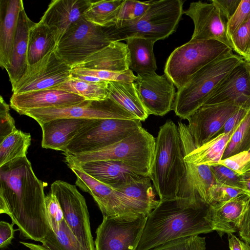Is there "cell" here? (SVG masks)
<instances>
[{
    "instance_id": "obj_1",
    "label": "cell",
    "mask_w": 250,
    "mask_h": 250,
    "mask_svg": "<svg viewBox=\"0 0 250 250\" xmlns=\"http://www.w3.org/2000/svg\"><path fill=\"white\" fill-rule=\"evenodd\" d=\"M0 213L8 215L21 234L42 242L48 225L44 185L37 178L27 157L0 167Z\"/></svg>"
},
{
    "instance_id": "obj_2",
    "label": "cell",
    "mask_w": 250,
    "mask_h": 250,
    "mask_svg": "<svg viewBox=\"0 0 250 250\" xmlns=\"http://www.w3.org/2000/svg\"><path fill=\"white\" fill-rule=\"evenodd\" d=\"M208 206L186 198L159 200L147 216L136 250H153L176 239L213 231Z\"/></svg>"
},
{
    "instance_id": "obj_3",
    "label": "cell",
    "mask_w": 250,
    "mask_h": 250,
    "mask_svg": "<svg viewBox=\"0 0 250 250\" xmlns=\"http://www.w3.org/2000/svg\"><path fill=\"white\" fill-rule=\"evenodd\" d=\"M185 153L178 126L167 120L159 128L149 175L160 200L177 197L186 172Z\"/></svg>"
},
{
    "instance_id": "obj_4",
    "label": "cell",
    "mask_w": 250,
    "mask_h": 250,
    "mask_svg": "<svg viewBox=\"0 0 250 250\" xmlns=\"http://www.w3.org/2000/svg\"><path fill=\"white\" fill-rule=\"evenodd\" d=\"M181 0H151L146 12L138 18L118 21L104 27L112 42L132 38L164 40L175 32L184 14Z\"/></svg>"
},
{
    "instance_id": "obj_5",
    "label": "cell",
    "mask_w": 250,
    "mask_h": 250,
    "mask_svg": "<svg viewBox=\"0 0 250 250\" xmlns=\"http://www.w3.org/2000/svg\"><path fill=\"white\" fill-rule=\"evenodd\" d=\"M245 61L233 51L223 54L193 74L177 90L173 110L183 119L202 106L214 89L237 66Z\"/></svg>"
},
{
    "instance_id": "obj_6",
    "label": "cell",
    "mask_w": 250,
    "mask_h": 250,
    "mask_svg": "<svg viewBox=\"0 0 250 250\" xmlns=\"http://www.w3.org/2000/svg\"><path fill=\"white\" fill-rule=\"evenodd\" d=\"M156 138L143 127L121 141L106 147L74 156H65L67 165L103 160L121 161L139 173L149 177L153 164Z\"/></svg>"
},
{
    "instance_id": "obj_7",
    "label": "cell",
    "mask_w": 250,
    "mask_h": 250,
    "mask_svg": "<svg viewBox=\"0 0 250 250\" xmlns=\"http://www.w3.org/2000/svg\"><path fill=\"white\" fill-rule=\"evenodd\" d=\"M231 51L233 50L214 40L189 41L170 54L165 64L164 73L179 90L199 70Z\"/></svg>"
},
{
    "instance_id": "obj_8",
    "label": "cell",
    "mask_w": 250,
    "mask_h": 250,
    "mask_svg": "<svg viewBox=\"0 0 250 250\" xmlns=\"http://www.w3.org/2000/svg\"><path fill=\"white\" fill-rule=\"evenodd\" d=\"M141 127L139 120H93L73 138L63 155L74 156L106 147L121 141Z\"/></svg>"
},
{
    "instance_id": "obj_9",
    "label": "cell",
    "mask_w": 250,
    "mask_h": 250,
    "mask_svg": "<svg viewBox=\"0 0 250 250\" xmlns=\"http://www.w3.org/2000/svg\"><path fill=\"white\" fill-rule=\"evenodd\" d=\"M111 42L104 27L92 23L83 17L64 34L55 52L72 67Z\"/></svg>"
},
{
    "instance_id": "obj_10",
    "label": "cell",
    "mask_w": 250,
    "mask_h": 250,
    "mask_svg": "<svg viewBox=\"0 0 250 250\" xmlns=\"http://www.w3.org/2000/svg\"><path fill=\"white\" fill-rule=\"evenodd\" d=\"M20 114L32 118L40 125L59 118L139 120L110 98L101 101L85 100L67 106L30 109Z\"/></svg>"
},
{
    "instance_id": "obj_11",
    "label": "cell",
    "mask_w": 250,
    "mask_h": 250,
    "mask_svg": "<svg viewBox=\"0 0 250 250\" xmlns=\"http://www.w3.org/2000/svg\"><path fill=\"white\" fill-rule=\"evenodd\" d=\"M147 217L104 216L96 231L95 250H136Z\"/></svg>"
},
{
    "instance_id": "obj_12",
    "label": "cell",
    "mask_w": 250,
    "mask_h": 250,
    "mask_svg": "<svg viewBox=\"0 0 250 250\" xmlns=\"http://www.w3.org/2000/svg\"><path fill=\"white\" fill-rule=\"evenodd\" d=\"M50 189L59 201L64 220L82 246L85 250H95L86 201L76 185L56 180Z\"/></svg>"
},
{
    "instance_id": "obj_13",
    "label": "cell",
    "mask_w": 250,
    "mask_h": 250,
    "mask_svg": "<svg viewBox=\"0 0 250 250\" xmlns=\"http://www.w3.org/2000/svg\"><path fill=\"white\" fill-rule=\"evenodd\" d=\"M250 101L239 100L203 104L188 118V128L195 147H198L217 136L227 120L243 104Z\"/></svg>"
},
{
    "instance_id": "obj_14",
    "label": "cell",
    "mask_w": 250,
    "mask_h": 250,
    "mask_svg": "<svg viewBox=\"0 0 250 250\" xmlns=\"http://www.w3.org/2000/svg\"><path fill=\"white\" fill-rule=\"evenodd\" d=\"M71 67L52 51L36 63L29 65L12 87L13 94L52 89L67 80Z\"/></svg>"
},
{
    "instance_id": "obj_15",
    "label": "cell",
    "mask_w": 250,
    "mask_h": 250,
    "mask_svg": "<svg viewBox=\"0 0 250 250\" xmlns=\"http://www.w3.org/2000/svg\"><path fill=\"white\" fill-rule=\"evenodd\" d=\"M134 83L149 115L162 116L173 110L175 86L166 74L137 75Z\"/></svg>"
},
{
    "instance_id": "obj_16",
    "label": "cell",
    "mask_w": 250,
    "mask_h": 250,
    "mask_svg": "<svg viewBox=\"0 0 250 250\" xmlns=\"http://www.w3.org/2000/svg\"><path fill=\"white\" fill-rule=\"evenodd\" d=\"M184 14L192 20L194 29L189 42L214 40L232 49L227 30V21L218 7L210 3L198 1L191 2Z\"/></svg>"
},
{
    "instance_id": "obj_17",
    "label": "cell",
    "mask_w": 250,
    "mask_h": 250,
    "mask_svg": "<svg viewBox=\"0 0 250 250\" xmlns=\"http://www.w3.org/2000/svg\"><path fill=\"white\" fill-rule=\"evenodd\" d=\"M92 2L90 0H53L40 22L51 30L58 43L64 34L84 17Z\"/></svg>"
},
{
    "instance_id": "obj_18",
    "label": "cell",
    "mask_w": 250,
    "mask_h": 250,
    "mask_svg": "<svg viewBox=\"0 0 250 250\" xmlns=\"http://www.w3.org/2000/svg\"><path fill=\"white\" fill-rule=\"evenodd\" d=\"M250 203V196L241 194L226 202L209 205L208 219L213 231L221 237L238 231Z\"/></svg>"
},
{
    "instance_id": "obj_19",
    "label": "cell",
    "mask_w": 250,
    "mask_h": 250,
    "mask_svg": "<svg viewBox=\"0 0 250 250\" xmlns=\"http://www.w3.org/2000/svg\"><path fill=\"white\" fill-rule=\"evenodd\" d=\"M84 98L64 90L47 89L13 94L10 106L19 114L30 109L63 107L78 104Z\"/></svg>"
},
{
    "instance_id": "obj_20",
    "label": "cell",
    "mask_w": 250,
    "mask_h": 250,
    "mask_svg": "<svg viewBox=\"0 0 250 250\" xmlns=\"http://www.w3.org/2000/svg\"><path fill=\"white\" fill-rule=\"evenodd\" d=\"M67 166L76 176V185L93 197L103 216L124 215L122 199L116 189L96 180L77 166Z\"/></svg>"
},
{
    "instance_id": "obj_21",
    "label": "cell",
    "mask_w": 250,
    "mask_h": 250,
    "mask_svg": "<svg viewBox=\"0 0 250 250\" xmlns=\"http://www.w3.org/2000/svg\"><path fill=\"white\" fill-rule=\"evenodd\" d=\"M72 165L78 166L92 177L114 189L146 177L117 160L92 161Z\"/></svg>"
},
{
    "instance_id": "obj_22",
    "label": "cell",
    "mask_w": 250,
    "mask_h": 250,
    "mask_svg": "<svg viewBox=\"0 0 250 250\" xmlns=\"http://www.w3.org/2000/svg\"><path fill=\"white\" fill-rule=\"evenodd\" d=\"M151 180L149 177L116 189L123 202L124 215L147 217L157 206Z\"/></svg>"
},
{
    "instance_id": "obj_23",
    "label": "cell",
    "mask_w": 250,
    "mask_h": 250,
    "mask_svg": "<svg viewBox=\"0 0 250 250\" xmlns=\"http://www.w3.org/2000/svg\"><path fill=\"white\" fill-rule=\"evenodd\" d=\"M93 120L59 118L41 125L42 147L64 153L73 138Z\"/></svg>"
},
{
    "instance_id": "obj_24",
    "label": "cell",
    "mask_w": 250,
    "mask_h": 250,
    "mask_svg": "<svg viewBox=\"0 0 250 250\" xmlns=\"http://www.w3.org/2000/svg\"><path fill=\"white\" fill-rule=\"evenodd\" d=\"M24 8L22 0H0V65H9L16 34L20 14Z\"/></svg>"
},
{
    "instance_id": "obj_25",
    "label": "cell",
    "mask_w": 250,
    "mask_h": 250,
    "mask_svg": "<svg viewBox=\"0 0 250 250\" xmlns=\"http://www.w3.org/2000/svg\"><path fill=\"white\" fill-rule=\"evenodd\" d=\"M129 55L126 43L112 42L71 68L125 72L129 68Z\"/></svg>"
},
{
    "instance_id": "obj_26",
    "label": "cell",
    "mask_w": 250,
    "mask_h": 250,
    "mask_svg": "<svg viewBox=\"0 0 250 250\" xmlns=\"http://www.w3.org/2000/svg\"><path fill=\"white\" fill-rule=\"evenodd\" d=\"M250 99V77L245 61L214 89L203 104Z\"/></svg>"
},
{
    "instance_id": "obj_27",
    "label": "cell",
    "mask_w": 250,
    "mask_h": 250,
    "mask_svg": "<svg viewBox=\"0 0 250 250\" xmlns=\"http://www.w3.org/2000/svg\"><path fill=\"white\" fill-rule=\"evenodd\" d=\"M186 172L181 182L177 197L186 198L208 205V190L215 183L209 166L186 162Z\"/></svg>"
},
{
    "instance_id": "obj_28",
    "label": "cell",
    "mask_w": 250,
    "mask_h": 250,
    "mask_svg": "<svg viewBox=\"0 0 250 250\" xmlns=\"http://www.w3.org/2000/svg\"><path fill=\"white\" fill-rule=\"evenodd\" d=\"M33 23V22L27 16L23 8L19 16L10 62L5 69L12 86L23 76L28 65V34Z\"/></svg>"
},
{
    "instance_id": "obj_29",
    "label": "cell",
    "mask_w": 250,
    "mask_h": 250,
    "mask_svg": "<svg viewBox=\"0 0 250 250\" xmlns=\"http://www.w3.org/2000/svg\"><path fill=\"white\" fill-rule=\"evenodd\" d=\"M129 55V68L137 75L155 73L157 68L153 46L154 40L132 38L126 40Z\"/></svg>"
},
{
    "instance_id": "obj_30",
    "label": "cell",
    "mask_w": 250,
    "mask_h": 250,
    "mask_svg": "<svg viewBox=\"0 0 250 250\" xmlns=\"http://www.w3.org/2000/svg\"><path fill=\"white\" fill-rule=\"evenodd\" d=\"M109 98L138 119L145 121L148 113L143 105L134 82L108 81Z\"/></svg>"
},
{
    "instance_id": "obj_31",
    "label": "cell",
    "mask_w": 250,
    "mask_h": 250,
    "mask_svg": "<svg viewBox=\"0 0 250 250\" xmlns=\"http://www.w3.org/2000/svg\"><path fill=\"white\" fill-rule=\"evenodd\" d=\"M57 42L51 30L41 22H33L29 30L28 65L36 63L55 50Z\"/></svg>"
},
{
    "instance_id": "obj_32",
    "label": "cell",
    "mask_w": 250,
    "mask_h": 250,
    "mask_svg": "<svg viewBox=\"0 0 250 250\" xmlns=\"http://www.w3.org/2000/svg\"><path fill=\"white\" fill-rule=\"evenodd\" d=\"M235 129L228 133L220 134L193 149L185 155V161L209 166L217 164L222 160L226 146Z\"/></svg>"
},
{
    "instance_id": "obj_33",
    "label": "cell",
    "mask_w": 250,
    "mask_h": 250,
    "mask_svg": "<svg viewBox=\"0 0 250 250\" xmlns=\"http://www.w3.org/2000/svg\"><path fill=\"white\" fill-rule=\"evenodd\" d=\"M108 82H90L71 77L52 88L64 90L79 95L86 100L101 101L109 98Z\"/></svg>"
},
{
    "instance_id": "obj_34",
    "label": "cell",
    "mask_w": 250,
    "mask_h": 250,
    "mask_svg": "<svg viewBox=\"0 0 250 250\" xmlns=\"http://www.w3.org/2000/svg\"><path fill=\"white\" fill-rule=\"evenodd\" d=\"M31 143L30 133L15 129L0 142V167L15 159L26 157Z\"/></svg>"
},
{
    "instance_id": "obj_35",
    "label": "cell",
    "mask_w": 250,
    "mask_h": 250,
    "mask_svg": "<svg viewBox=\"0 0 250 250\" xmlns=\"http://www.w3.org/2000/svg\"><path fill=\"white\" fill-rule=\"evenodd\" d=\"M124 0L92 2L84 17L88 21L102 27H109L115 22Z\"/></svg>"
},
{
    "instance_id": "obj_36",
    "label": "cell",
    "mask_w": 250,
    "mask_h": 250,
    "mask_svg": "<svg viewBox=\"0 0 250 250\" xmlns=\"http://www.w3.org/2000/svg\"><path fill=\"white\" fill-rule=\"evenodd\" d=\"M42 245L49 250H85L63 219L55 233L49 228Z\"/></svg>"
},
{
    "instance_id": "obj_37",
    "label": "cell",
    "mask_w": 250,
    "mask_h": 250,
    "mask_svg": "<svg viewBox=\"0 0 250 250\" xmlns=\"http://www.w3.org/2000/svg\"><path fill=\"white\" fill-rule=\"evenodd\" d=\"M250 148V108L234 131L225 148L224 160Z\"/></svg>"
},
{
    "instance_id": "obj_38",
    "label": "cell",
    "mask_w": 250,
    "mask_h": 250,
    "mask_svg": "<svg viewBox=\"0 0 250 250\" xmlns=\"http://www.w3.org/2000/svg\"><path fill=\"white\" fill-rule=\"evenodd\" d=\"M71 74L92 76L107 81L134 82L136 79V76L130 69L125 72H116L105 70L71 68Z\"/></svg>"
},
{
    "instance_id": "obj_39",
    "label": "cell",
    "mask_w": 250,
    "mask_h": 250,
    "mask_svg": "<svg viewBox=\"0 0 250 250\" xmlns=\"http://www.w3.org/2000/svg\"><path fill=\"white\" fill-rule=\"evenodd\" d=\"M206 245L205 238L195 235L172 240L153 250H205Z\"/></svg>"
},
{
    "instance_id": "obj_40",
    "label": "cell",
    "mask_w": 250,
    "mask_h": 250,
    "mask_svg": "<svg viewBox=\"0 0 250 250\" xmlns=\"http://www.w3.org/2000/svg\"><path fill=\"white\" fill-rule=\"evenodd\" d=\"M45 200L48 228L56 233L64 219L62 208L56 196L51 192L45 195Z\"/></svg>"
},
{
    "instance_id": "obj_41",
    "label": "cell",
    "mask_w": 250,
    "mask_h": 250,
    "mask_svg": "<svg viewBox=\"0 0 250 250\" xmlns=\"http://www.w3.org/2000/svg\"><path fill=\"white\" fill-rule=\"evenodd\" d=\"M233 51L243 59L250 48V16L230 37Z\"/></svg>"
},
{
    "instance_id": "obj_42",
    "label": "cell",
    "mask_w": 250,
    "mask_h": 250,
    "mask_svg": "<svg viewBox=\"0 0 250 250\" xmlns=\"http://www.w3.org/2000/svg\"><path fill=\"white\" fill-rule=\"evenodd\" d=\"M151 2V0L141 2L124 0L116 22L130 21L139 18L146 12Z\"/></svg>"
},
{
    "instance_id": "obj_43",
    "label": "cell",
    "mask_w": 250,
    "mask_h": 250,
    "mask_svg": "<svg viewBox=\"0 0 250 250\" xmlns=\"http://www.w3.org/2000/svg\"><path fill=\"white\" fill-rule=\"evenodd\" d=\"M241 194H246L242 189L218 183H214L209 188L208 204L228 201Z\"/></svg>"
},
{
    "instance_id": "obj_44",
    "label": "cell",
    "mask_w": 250,
    "mask_h": 250,
    "mask_svg": "<svg viewBox=\"0 0 250 250\" xmlns=\"http://www.w3.org/2000/svg\"><path fill=\"white\" fill-rule=\"evenodd\" d=\"M209 167L215 182L243 190L239 175L232 169L221 164L210 166Z\"/></svg>"
},
{
    "instance_id": "obj_45",
    "label": "cell",
    "mask_w": 250,
    "mask_h": 250,
    "mask_svg": "<svg viewBox=\"0 0 250 250\" xmlns=\"http://www.w3.org/2000/svg\"><path fill=\"white\" fill-rule=\"evenodd\" d=\"M250 16V0H242L236 11L228 21L227 30L230 38Z\"/></svg>"
},
{
    "instance_id": "obj_46",
    "label": "cell",
    "mask_w": 250,
    "mask_h": 250,
    "mask_svg": "<svg viewBox=\"0 0 250 250\" xmlns=\"http://www.w3.org/2000/svg\"><path fill=\"white\" fill-rule=\"evenodd\" d=\"M217 164L228 167L234 171L238 175H240L250 170V150H248L227 159L221 160Z\"/></svg>"
},
{
    "instance_id": "obj_47",
    "label": "cell",
    "mask_w": 250,
    "mask_h": 250,
    "mask_svg": "<svg viewBox=\"0 0 250 250\" xmlns=\"http://www.w3.org/2000/svg\"><path fill=\"white\" fill-rule=\"evenodd\" d=\"M0 142L17 129L15 122L10 113V106L0 96Z\"/></svg>"
},
{
    "instance_id": "obj_48",
    "label": "cell",
    "mask_w": 250,
    "mask_h": 250,
    "mask_svg": "<svg viewBox=\"0 0 250 250\" xmlns=\"http://www.w3.org/2000/svg\"><path fill=\"white\" fill-rule=\"evenodd\" d=\"M250 108V101L243 104L227 120L218 135L221 133H228L234 130L238 126Z\"/></svg>"
},
{
    "instance_id": "obj_49",
    "label": "cell",
    "mask_w": 250,
    "mask_h": 250,
    "mask_svg": "<svg viewBox=\"0 0 250 250\" xmlns=\"http://www.w3.org/2000/svg\"><path fill=\"white\" fill-rule=\"evenodd\" d=\"M241 1L240 0H211L218 7L227 22L236 11Z\"/></svg>"
},
{
    "instance_id": "obj_50",
    "label": "cell",
    "mask_w": 250,
    "mask_h": 250,
    "mask_svg": "<svg viewBox=\"0 0 250 250\" xmlns=\"http://www.w3.org/2000/svg\"><path fill=\"white\" fill-rule=\"evenodd\" d=\"M14 224L1 221L0 222V248L3 249L10 244L13 239L15 229Z\"/></svg>"
},
{
    "instance_id": "obj_51",
    "label": "cell",
    "mask_w": 250,
    "mask_h": 250,
    "mask_svg": "<svg viewBox=\"0 0 250 250\" xmlns=\"http://www.w3.org/2000/svg\"><path fill=\"white\" fill-rule=\"evenodd\" d=\"M238 231L241 239L250 244V203Z\"/></svg>"
},
{
    "instance_id": "obj_52",
    "label": "cell",
    "mask_w": 250,
    "mask_h": 250,
    "mask_svg": "<svg viewBox=\"0 0 250 250\" xmlns=\"http://www.w3.org/2000/svg\"><path fill=\"white\" fill-rule=\"evenodd\" d=\"M228 235L229 250H250V244L240 240L233 233Z\"/></svg>"
},
{
    "instance_id": "obj_53",
    "label": "cell",
    "mask_w": 250,
    "mask_h": 250,
    "mask_svg": "<svg viewBox=\"0 0 250 250\" xmlns=\"http://www.w3.org/2000/svg\"><path fill=\"white\" fill-rule=\"evenodd\" d=\"M239 178L243 190L250 196V170L239 175Z\"/></svg>"
},
{
    "instance_id": "obj_54",
    "label": "cell",
    "mask_w": 250,
    "mask_h": 250,
    "mask_svg": "<svg viewBox=\"0 0 250 250\" xmlns=\"http://www.w3.org/2000/svg\"><path fill=\"white\" fill-rule=\"evenodd\" d=\"M21 244L23 245L24 246L28 248L29 250H49L42 245L36 244L33 243H28L25 242H20Z\"/></svg>"
},
{
    "instance_id": "obj_55",
    "label": "cell",
    "mask_w": 250,
    "mask_h": 250,
    "mask_svg": "<svg viewBox=\"0 0 250 250\" xmlns=\"http://www.w3.org/2000/svg\"><path fill=\"white\" fill-rule=\"evenodd\" d=\"M244 59L245 61L250 62V48L246 56L244 58Z\"/></svg>"
},
{
    "instance_id": "obj_56",
    "label": "cell",
    "mask_w": 250,
    "mask_h": 250,
    "mask_svg": "<svg viewBox=\"0 0 250 250\" xmlns=\"http://www.w3.org/2000/svg\"><path fill=\"white\" fill-rule=\"evenodd\" d=\"M246 66L250 77V62L246 61Z\"/></svg>"
},
{
    "instance_id": "obj_57",
    "label": "cell",
    "mask_w": 250,
    "mask_h": 250,
    "mask_svg": "<svg viewBox=\"0 0 250 250\" xmlns=\"http://www.w3.org/2000/svg\"><path fill=\"white\" fill-rule=\"evenodd\" d=\"M249 150H250V149Z\"/></svg>"
},
{
    "instance_id": "obj_58",
    "label": "cell",
    "mask_w": 250,
    "mask_h": 250,
    "mask_svg": "<svg viewBox=\"0 0 250 250\" xmlns=\"http://www.w3.org/2000/svg\"></svg>"
}]
</instances>
